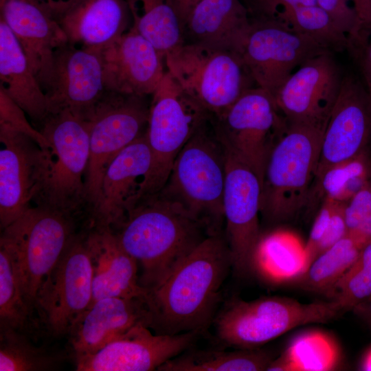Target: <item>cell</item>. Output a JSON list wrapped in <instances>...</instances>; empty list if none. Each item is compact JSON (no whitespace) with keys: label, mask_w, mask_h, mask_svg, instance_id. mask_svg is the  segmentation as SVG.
<instances>
[{"label":"cell","mask_w":371,"mask_h":371,"mask_svg":"<svg viewBox=\"0 0 371 371\" xmlns=\"http://www.w3.org/2000/svg\"><path fill=\"white\" fill-rule=\"evenodd\" d=\"M232 260L223 234L199 243L146 298L157 334L205 330L217 313L221 289Z\"/></svg>","instance_id":"1"},{"label":"cell","mask_w":371,"mask_h":371,"mask_svg":"<svg viewBox=\"0 0 371 371\" xmlns=\"http://www.w3.org/2000/svg\"><path fill=\"white\" fill-rule=\"evenodd\" d=\"M115 234L141 268L139 284L147 291L164 282L210 234L180 205L159 192L130 210Z\"/></svg>","instance_id":"2"},{"label":"cell","mask_w":371,"mask_h":371,"mask_svg":"<svg viewBox=\"0 0 371 371\" xmlns=\"http://www.w3.org/2000/svg\"><path fill=\"white\" fill-rule=\"evenodd\" d=\"M225 175L226 148L212 117L181 148L159 192L180 205L210 235L223 234Z\"/></svg>","instance_id":"3"},{"label":"cell","mask_w":371,"mask_h":371,"mask_svg":"<svg viewBox=\"0 0 371 371\" xmlns=\"http://www.w3.org/2000/svg\"><path fill=\"white\" fill-rule=\"evenodd\" d=\"M324 130L287 122L268 157L261 182L260 215L268 223L289 222L306 210Z\"/></svg>","instance_id":"4"},{"label":"cell","mask_w":371,"mask_h":371,"mask_svg":"<svg viewBox=\"0 0 371 371\" xmlns=\"http://www.w3.org/2000/svg\"><path fill=\"white\" fill-rule=\"evenodd\" d=\"M342 313L334 300L304 304L274 296L251 301L236 299L216 314L213 323L224 344L236 349H258L295 328L326 323Z\"/></svg>","instance_id":"5"},{"label":"cell","mask_w":371,"mask_h":371,"mask_svg":"<svg viewBox=\"0 0 371 371\" xmlns=\"http://www.w3.org/2000/svg\"><path fill=\"white\" fill-rule=\"evenodd\" d=\"M167 70L212 117L257 87L236 52L183 43L165 57Z\"/></svg>","instance_id":"6"},{"label":"cell","mask_w":371,"mask_h":371,"mask_svg":"<svg viewBox=\"0 0 371 371\" xmlns=\"http://www.w3.org/2000/svg\"><path fill=\"white\" fill-rule=\"evenodd\" d=\"M2 231L0 245L10 252L25 297L35 310L41 285L74 237L71 215L37 205Z\"/></svg>","instance_id":"7"},{"label":"cell","mask_w":371,"mask_h":371,"mask_svg":"<svg viewBox=\"0 0 371 371\" xmlns=\"http://www.w3.org/2000/svg\"><path fill=\"white\" fill-rule=\"evenodd\" d=\"M42 123L41 131L50 143L49 158L36 203L71 215L86 203L89 124L67 110L49 114Z\"/></svg>","instance_id":"8"},{"label":"cell","mask_w":371,"mask_h":371,"mask_svg":"<svg viewBox=\"0 0 371 371\" xmlns=\"http://www.w3.org/2000/svg\"><path fill=\"white\" fill-rule=\"evenodd\" d=\"M212 117L166 70L150 106L146 136L153 164L142 199L161 190L181 148Z\"/></svg>","instance_id":"9"},{"label":"cell","mask_w":371,"mask_h":371,"mask_svg":"<svg viewBox=\"0 0 371 371\" xmlns=\"http://www.w3.org/2000/svg\"><path fill=\"white\" fill-rule=\"evenodd\" d=\"M146 96L105 90L85 118L89 124V159L85 177V201L97 207L105 170L126 146L144 134L150 107Z\"/></svg>","instance_id":"10"},{"label":"cell","mask_w":371,"mask_h":371,"mask_svg":"<svg viewBox=\"0 0 371 371\" xmlns=\"http://www.w3.org/2000/svg\"><path fill=\"white\" fill-rule=\"evenodd\" d=\"M212 121L225 147L262 182L268 157L287 126L272 95L259 87L249 89Z\"/></svg>","instance_id":"11"},{"label":"cell","mask_w":371,"mask_h":371,"mask_svg":"<svg viewBox=\"0 0 371 371\" xmlns=\"http://www.w3.org/2000/svg\"><path fill=\"white\" fill-rule=\"evenodd\" d=\"M92 297L93 268L85 237L74 236L41 285L35 311L52 335H67Z\"/></svg>","instance_id":"12"},{"label":"cell","mask_w":371,"mask_h":371,"mask_svg":"<svg viewBox=\"0 0 371 371\" xmlns=\"http://www.w3.org/2000/svg\"><path fill=\"white\" fill-rule=\"evenodd\" d=\"M324 52H329L276 20L251 19L240 55L256 86L273 96L295 68Z\"/></svg>","instance_id":"13"},{"label":"cell","mask_w":371,"mask_h":371,"mask_svg":"<svg viewBox=\"0 0 371 371\" xmlns=\"http://www.w3.org/2000/svg\"><path fill=\"white\" fill-rule=\"evenodd\" d=\"M260 194L258 175L226 148L223 234L230 251L232 269L240 275L251 271L253 255L261 236Z\"/></svg>","instance_id":"14"},{"label":"cell","mask_w":371,"mask_h":371,"mask_svg":"<svg viewBox=\"0 0 371 371\" xmlns=\"http://www.w3.org/2000/svg\"><path fill=\"white\" fill-rule=\"evenodd\" d=\"M344 76L333 54L324 52L297 67L273 97L288 123L326 128Z\"/></svg>","instance_id":"15"},{"label":"cell","mask_w":371,"mask_h":371,"mask_svg":"<svg viewBox=\"0 0 371 371\" xmlns=\"http://www.w3.org/2000/svg\"><path fill=\"white\" fill-rule=\"evenodd\" d=\"M0 225L1 230L37 201L49 165V149L29 136L0 130ZM35 202V203H36Z\"/></svg>","instance_id":"16"},{"label":"cell","mask_w":371,"mask_h":371,"mask_svg":"<svg viewBox=\"0 0 371 371\" xmlns=\"http://www.w3.org/2000/svg\"><path fill=\"white\" fill-rule=\"evenodd\" d=\"M370 146L371 98L360 78L344 74L324 132L315 181L330 167L370 150Z\"/></svg>","instance_id":"17"},{"label":"cell","mask_w":371,"mask_h":371,"mask_svg":"<svg viewBox=\"0 0 371 371\" xmlns=\"http://www.w3.org/2000/svg\"><path fill=\"white\" fill-rule=\"evenodd\" d=\"M139 324L98 351L75 359L77 371H150L188 349L199 332L153 334Z\"/></svg>","instance_id":"18"},{"label":"cell","mask_w":371,"mask_h":371,"mask_svg":"<svg viewBox=\"0 0 371 371\" xmlns=\"http://www.w3.org/2000/svg\"><path fill=\"white\" fill-rule=\"evenodd\" d=\"M54 58L45 91L49 114L67 110L85 119L106 90L98 49L67 43L55 50Z\"/></svg>","instance_id":"19"},{"label":"cell","mask_w":371,"mask_h":371,"mask_svg":"<svg viewBox=\"0 0 371 371\" xmlns=\"http://www.w3.org/2000/svg\"><path fill=\"white\" fill-rule=\"evenodd\" d=\"M153 156L146 131L122 150L104 174L99 203L93 212L95 227H118L142 198Z\"/></svg>","instance_id":"20"},{"label":"cell","mask_w":371,"mask_h":371,"mask_svg":"<svg viewBox=\"0 0 371 371\" xmlns=\"http://www.w3.org/2000/svg\"><path fill=\"white\" fill-rule=\"evenodd\" d=\"M96 49L100 55L106 90L153 95L166 71L164 58L133 26L110 44Z\"/></svg>","instance_id":"21"},{"label":"cell","mask_w":371,"mask_h":371,"mask_svg":"<svg viewBox=\"0 0 371 371\" xmlns=\"http://www.w3.org/2000/svg\"><path fill=\"white\" fill-rule=\"evenodd\" d=\"M0 19L18 40L45 92L52 78L54 52L68 43L65 33L37 0H0Z\"/></svg>","instance_id":"22"},{"label":"cell","mask_w":371,"mask_h":371,"mask_svg":"<svg viewBox=\"0 0 371 371\" xmlns=\"http://www.w3.org/2000/svg\"><path fill=\"white\" fill-rule=\"evenodd\" d=\"M139 324L150 326L146 299L104 297L90 304L67 335L74 358L93 354Z\"/></svg>","instance_id":"23"},{"label":"cell","mask_w":371,"mask_h":371,"mask_svg":"<svg viewBox=\"0 0 371 371\" xmlns=\"http://www.w3.org/2000/svg\"><path fill=\"white\" fill-rule=\"evenodd\" d=\"M68 43L100 48L117 39L131 25L126 0H71L46 8Z\"/></svg>","instance_id":"24"},{"label":"cell","mask_w":371,"mask_h":371,"mask_svg":"<svg viewBox=\"0 0 371 371\" xmlns=\"http://www.w3.org/2000/svg\"><path fill=\"white\" fill-rule=\"evenodd\" d=\"M85 241L93 268L91 304L111 297L146 298L148 291L139 281L138 265L112 229L95 227Z\"/></svg>","instance_id":"25"},{"label":"cell","mask_w":371,"mask_h":371,"mask_svg":"<svg viewBox=\"0 0 371 371\" xmlns=\"http://www.w3.org/2000/svg\"><path fill=\"white\" fill-rule=\"evenodd\" d=\"M250 26L240 0H201L183 23V41L240 54Z\"/></svg>","instance_id":"26"},{"label":"cell","mask_w":371,"mask_h":371,"mask_svg":"<svg viewBox=\"0 0 371 371\" xmlns=\"http://www.w3.org/2000/svg\"><path fill=\"white\" fill-rule=\"evenodd\" d=\"M0 88L31 119L43 122L49 115L46 93L20 43L0 19Z\"/></svg>","instance_id":"27"},{"label":"cell","mask_w":371,"mask_h":371,"mask_svg":"<svg viewBox=\"0 0 371 371\" xmlns=\"http://www.w3.org/2000/svg\"><path fill=\"white\" fill-rule=\"evenodd\" d=\"M304 245L293 233L278 229L261 235L251 271L272 284L298 280L307 271Z\"/></svg>","instance_id":"28"},{"label":"cell","mask_w":371,"mask_h":371,"mask_svg":"<svg viewBox=\"0 0 371 371\" xmlns=\"http://www.w3.org/2000/svg\"><path fill=\"white\" fill-rule=\"evenodd\" d=\"M131 26L164 58L183 43L182 24L173 0H126Z\"/></svg>","instance_id":"29"},{"label":"cell","mask_w":371,"mask_h":371,"mask_svg":"<svg viewBox=\"0 0 371 371\" xmlns=\"http://www.w3.org/2000/svg\"><path fill=\"white\" fill-rule=\"evenodd\" d=\"M340 361V350L328 334L319 330L303 332L294 337L269 371H327L335 370Z\"/></svg>","instance_id":"30"},{"label":"cell","mask_w":371,"mask_h":371,"mask_svg":"<svg viewBox=\"0 0 371 371\" xmlns=\"http://www.w3.org/2000/svg\"><path fill=\"white\" fill-rule=\"evenodd\" d=\"M371 180V152L335 165L314 182L307 209L330 199L346 203Z\"/></svg>","instance_id":"31"},{"label":"cell","mask_w":371,"mask_h":371,"mask_svg":"<svg viewBox=\"0 0 371 371\" xmlns=\"http://www.w3.org/2000/svg\"><path fill=\"white\" fill-rule=\"evenodd\" d=\"M272 357L258 349L233 351H195L181 355L161 365L159 371L267 370Z\"/></svg>","instance_id":"32"},{"label":"cell","mask_w":371,"mask_h":371,"mask_svg":"<svg viewBox=\"0 0 371 371\" xmlns=\"http://www.w3.org/2000/svg\"><path fill=\"white\" fill-rule=\"evenodd\" d=\"M27 302L9 250L0 245V325L30 337L38 323Z\"/></svg>","instance_id":"33"},{"label":"cell","mask_w":371,"mask_h":371,"mask_svg":"<svg viewBox=\"0 0 371 371\" xmlns=\"http://www.w3.org/2000/svg\"><path fill=\"white\" fill-rule=\"evenodd\" d=\"M291 30L313 40L326 51H348V36L319 5H299L281 12L274 19Z\"/></svg>","instance_id":"34"},{"label":"cell","mask_w":371,"mask_h":371,"mask_svg":"<svg viewBox=\"0 0 371 371\" xmlns=\"http://www.w3.org/2000/svg\"><path fill=\"white\" fill-rule=\"evenodd\" d=\"M363 246L346 234L319 254L298 280L304 289L329 295L333 288L357 259Z\"/></svg>","instance_id":"35"},{"label":"cell","mask_w":371,"mask_h":371,"mask_svg":"<svg viewBox=\"0 0 371 371\" xmlns=\"http://www.w3.org/2000/svg\"><path fill=\"white\" fill-rule=\"evenodd\" d=\"M59 364V356L34 345L27 335L0 325V371H48Z\"/></svg>","instance_id":"36"},{"label":"cell","mask_w":371,"mask_h":371,"mask_svg":"<svg viewBox=\"0 0 371 371\" xmlns=\"http://www.w3.org/2000/svg\"><path fill=\"white\" fill-rule=\"evenodd\" d=\"M329 296L339 304L343 312L353 310L371 298V240L333 288Z\"/></svg>","instance_id":"37"},{"label":"cell","mask_w":371,"mask_h":371,"mask_svg":"<svg viewBox=\"0 0 371 371\" xmlns=\"http://www.w3.org/2000/svg\"><path fill=\"white\" fill-rule=\"evenodd\" d=\"M26 113L0 88V130L23 133L31 137L44 150L50 148V143L41 133L32 126Z\"/></svg>","instance_id":"38"},{"label":"cell","mask_w":371,"mask_h":371,"mask_svg":"<svg viewBox=\"0 0 371 371\" xmlns=\"http://www.w3.org/2000/svg\"><path fill=\"white\" fill-rule=\"evenodd\" d=\"M349 0H316L317 5L332 19L336 25L349 38L350 46L359 39L363 23L356 10L350 6Z\"/></svg>","instance_id":"39"},{"label":"cell","mask_w":371,"mask_h":371,"mask_svg":"<svg viewBox=\"0 0 371 371\" xmlns=\"http://www.w3.org/2000/svg\"><path fill=\"white\" fill-rule=\"evenodd\" d=\"M336 203V201L326 199L319 207L306 244L304 245L308 269L317 256V247L328 227Z\"/></svg>","instance_id":"40"},{"label":"cell","mask_w":371,"mask_h":371,"mask_svg":"<svg viewBox=\"0 0 371 371\" xmlns=\"http://www.w3.org/2000/svg\"><path fill=\"white\" fill-rule=\"evenodd\" d=\"M348 52L358 65L360 79L371 98V24H363L359 38L352 44Z\"/></svg>","instance_id":"41"},{"label":"cell","mask_w":371,"mask_h":371,"mask_svg":"<svg viewBox=\"0 0 371 371\" xmlns=\"http://www.w3.org/2000/svg\"><path fill=\"white\" fill-rule=\"evenodd\" d=\"M344 214L347 233L371 217V180L345 203Z\"/></svg>","instance_id":"42"},{"label":"cell","mask_w":371,"mask_h":371,"mask_svg":"<svg viewBox=\"0 0 371 371\" xmlns=\"http://www.w3.org/2000/svg\"><path fill=\"white\" fill-rule=\"evenodd\" d=\"M316 4V0H247L246 7L251 19H274L287 8Z\"/></svg>","instance_id":"43"},{"label":"cell","mask_w":371,"mask_h":371,"mask_svg":"<svg viewBox=\"0 0 371 371\" xmlns=\"http://www.w3.org/2000/svg\"><path fill=\"white\" fill-rule=\"evenodd\" d=\"M344 207L345 203L337 201L328 227L317 247V256L347 234Z\"/></svg>","instance_id":"44"},{"label":"cell","mask_w":371,"mask_h":371,"mask_svg":"<svg viewBox=\"0 0 371 371\" xmlns=\"http://www.w3.org/2000/svg\"><path fill=\"white\" fill-rule=\"evenodd\" d=\"M351 2L363 24H371V0H351Z\"/></svg>","instance_id":"45"},{"label":"cell","mask_w":371,"mask_h":371,"mask_svg":"<svg viewBox=\"0 0 371 371\" xmlns=\"http://www.w3.org/2000/svg\"><path fill=\"white\" fill-rule=\"evenodd\" d=\"M201 0H173L182 25L191 10Z\"/></svg>","instance_id":"46"},{"label":"cell","mask_w":371,"mask_h":371,"mask_svg":"<svg viewBox=\"0 0 371 371\" xmlns=\"http://www.w3.org/2000/svg\"><path fill=\"white\" fill-rule=\"evenodd\" d=\"M352 311L371 326V298L359 304Z\"/></svg>","instance_id":"47"},{"label":"cell","mask_w":371,"mask_h":371,"mask_svg":"<svg viewBox=\"0 0 371 371\" xmlns=\"http://www.w3.org/2000/svg\"><path fill=\"white\" fill-rule=\"evenodd\" d=\"M360 368L361 370L371 371V348L364 354L360 363Z\"/></svg>","instance_id":"48"},{"label":"cell","mask_w":371,"mask_h":371,"mask_svg":"<svg viewBox=\"0 0 371 371\" xmlns=\"http://www.w3.org/2000/svg\"><path fill=\"white\" fill-rule=\"evenodd\" d=\"M37 1L45 8L65 1V0H37ZM69 1H71V0H69Z\"/></svg>","instance_id":"49"},{"label":"cell","mask_w":371,"mask_h":371,"mask_svg":"<svg viewBox=\"0 0 371 371\" xmlns=\"http://www.w3.org/2000/svg\"><path fill=\"white\" fill-rule=\"evenodd\" d=\"M349 1H351V0H349Z\"/></svg>","instance_id":"50"},{"label":"cell","mask_w":371,"mask_h":371,"mask_svg":"<svg viewBox=\"0 0 371 371\" xmlns=\"http://www.w3.org/2000/svg\"></svg>","instance_id":"51"}]
</instances>
